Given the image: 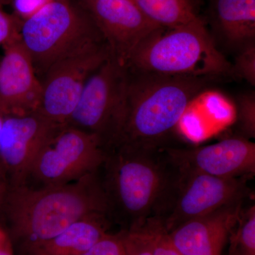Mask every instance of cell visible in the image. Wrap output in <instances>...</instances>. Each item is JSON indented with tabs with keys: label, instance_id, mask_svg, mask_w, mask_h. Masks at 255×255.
<instances>
[{
	"label": "cell",
	"instance_id": "6da1fadb",
	"mask_svg": "<svg viewBox=\"0 0 255 255\" xmlns=\"http://www.w3.org/2000/svg\"><path fill=\"white\" fill-rule=\"evenodd\" d=\"M127 69L122 120L112 147L162 151L191 102L214 78L169 76Z\"/></svg>",
	"mask_w": 255,
	"mask_h": 255
},
{
	"label": "cell",
	"instance_id": "7a4b0ae2",
	"mask_svg": "<svg viewBox=\"0 0 255 255\" xmlns=\"http://www.w3.org/2000/svg\"><path fill=\"white\" fill-rule=\"evenodd\" d=\"M1 208L9 221L11 239L19 242L27 253L79 220L109 216L98 172L63 185L9 186Z\"/></svg>",
	"mask_w": 255,
	"mask_h": 255
},
{
	"label": "cell",
	"instance_id": "3957f363",
	"mask_svg": "<svg viewBox=\"0 0 255 255\" xmlns=\"http://www.w3.org/2000/svg\"><path fill=\"white\" fill-rule=\"evenodd\" d=\"M159 152L117 147L108 149L102 167V186L113 217L127 231L155 214L167 187L169 164Z\"/></svg>",
	"mask_w": 255,
	"mask_h": 255
},
{
	"label": "cell",
	"instance_id": "277c9868",
	"mask_svg": "<svg viewBox=\"0 0 255 255\" xmlns=\"http://www.w3.org/2000/svg\"><path fill=\"white\" fill-rule=\"evenodd\" d=\"M126 67L169 76L234 75L232 64L218 50L200 16L176 27L160 28L139 46Z\"/></svg>",
	"mask_w": 255,
	"mask_h": 255
},
{
	"label": "cell",
	"instance_id": "5b68a950",
	"mask_svg": "<svg viewBox=\"0 0 255 255\" xmlns=\"http://www.w3.org/2000/svg\"><path fill=\"white\" fill-rule=\"evenodd\" d=\"M99 40L105 39L88 11L65 0H52L21 25V41L40 80L58 60Z\"/></svg>",
	"mask_w": 255,
	"mask_h": 255
},
{
	"label": "cell",
	"instance_id": "8992f818",
	"mask_svg": "<svg viewBox=\"0 0 255 255\" xmlns=\"http://www.w3.org/2000/svg\"><path fill=\"white\" fill-rule=\"evenodd\" d=\"M169 165L168 182L154 215L167 233L191 219L245 200L249 194L250 176L215 177Z\"/></svg>",
	"mask_w": 255,
	"mask_h": 255
},
{
	"label": "cell",
	"instance_id": "52a82bcc",
	"mask_svg": "<svg viewBox=\"0 0 255 255\" xmlns=\"http://www.w3.org/2000/svg\"><path fill=\"white\" fill-rule=\"evenodd\" d=\"M127 69L112 55L92 74L68 125L95 135L106 150L115 143L123 112Z\"/></svg>",
	"mask_w": 255,
	"mask_h": 255
},
{
	"label": "cell",
	"instance_id": "ba28073f",
	"mask_svg": "<svg viewBox=\"0 0 255 255\" xmlns=\"http://www.w3.org/2000/svg\"><path fill=\"white\" fill-rule=\"evenodd\" d=\"M111 56L105 40L90 42L53 64L42 79L37 112L58 127L68 125L87 80Z\"/></svg>",
	"mask_w": 255,
	"mask_h": 255
},
{
	"label": "cell",
	"instance_id": "9c48e42d",
	"mask_svg": "<svg viewBox=\"0 0 255 255\" xmlns=\"http://www.w3.org/2000/svg\"><path fill=\"white\" fill-rule=\"evenodd\" d=\"M106 152L96 135L65 126L60 128L37 154L28 179L33 178L40 187L75 182L98 172Z\"/></svg>",
	"mask_w": 255,
	"mask_h": 255
},
{
	"label": "cell",
	"instance_id": "30bf717a",
	"mask_svg": "<svg viewBox=\"0 0 255 255\" xmlns=\"http://www.w3.org/2000/svg\"><path fill=\"white\" fill-rule=\"evenodd\" d=\"M111 55L127 66L139 46L162 27L149 19L132 0H83Z\"/></svg>",
	"mask_w": 255,
	"mask_h": 255
},
{
	"label": "cell",
	"instance_id": "8fae6325",
	"mask_svg": "<svg viewBox=\"0 0 255 255\" xmlns=\"http://www.w3.org/2000/svg\"><path fill=\"white\" fill-rule=\"evenodd\" d=\"M60 128L37 112L6 116L0 132V164L10 186L27 182L37 154Z\"/></svg>",
	"mask_w": 255,
	"mask_h": 255
},
{
	"label": "cell",
	"instance_id": "7c38bea8",
	"mask_svg": "<svg viewBox=\"0 0 255 255\" xmlns=\"http://www.w3.org/2000/svg\"><path fill=\"white\" fill-rule=\"evenodd\" d=\"M169 163L183 170L223 178L254 175L255 143L242 136L228 137L195 148L167 147Z\"/></svg>",
	"mask_w": 255,
	"mask_h": 255
},
{
	"label": "cell",
	"instance_id": "4fadbf2b",
	"mask_svg": "<svg viewBox=\"0 0 255 255\" xmlns=\"http://www.w3.org/2000/svg\"><path fill=\"white\" fill-rule=\"evenodd\" d=\"M0 60V111L6 116H20L38 111L42 82L21 40L4 47Z\"/></svg>",
	"mask_w": 255,
	"mask_h": 255
},
{
	"label": "cell",
	"instance_id": "5bb4252c",
	"mask_svg": "<svg viewBox=\"0 0 255 255\" xmlns=\"http://www.w3.org/2000/svg\"><path fill=\"white\" fill-rule=\"evenodd\" d=\"M244 200L191 219L167 233L181 255H221L239 221Z\"/></svg>",
	"mask_w": 255,
	"mask_h": 255
},
{
	"label": "cell",
	"instance_id": "9a60e30c",
	"mask_svg": "<svg viewBox=\"0 0 255 255\" xmlns=\"http://www.w3.org/2000/svg\"><path fill=\"white\" fill-rule=\"evenodd\" d=\"M211 18L231 48L241 50L255 41V0H212Z\"/></svg>",
	"mask_w": 255,
	"mask_h": 255
},
{
	"label": "cell",
	"instance_id": "2e32d148",
	"mask_svg": "<svg viewBox=\"0 0 255 255\" xmlns=\"http://www.w3.org/2000/svg\"><path fill=\"white\" fill-rule=\"evenodd\" d=\"M110 218L94 216L73 223L55 237L28 252L29 255H80L108 233Z\"/></svg>",
	"mask_w": 255,
	"mask_h": 255
},
{
	"label": "cell",
	"instance_id": "e0dca14e",
	"mask_svg": "<svg viewBox=\"0 0 255 255\" xmlns=\"http://www.w3.org/2000/svg\"><path fill=\"white\" fill-rule=\"evenodd\" d=\"M152 22L164 28H173L197 18L191 0H132Z\"/></svg>",
	"mask_w": 255,
	"mask_h": 255
},
{
	"label": "cell",
	"instance_id": "ac0fdd59",
	"mask_svg": "<svg viewBox=\"0 0 255 255\" xmlns=\"http://www.w3.org/2000/svg\"><path fill=\"white\" fill-rule=\"evenodd\" d=\"M228 255H255V205L243 209L229 238Z\"/></svg>",
	"mask_w": 255,
	"mask_h": 255
},
{
	"label": "cell",
	"instance_id": "d6986e66",
	"mask_svg": "<svg viewBox=\"0 0 255 255\" xmlns=\"http://www.w3.org/2000/svg\"><path fill=\"white\" fill-rule=\"evenodd\" d=\"M159 219L150 218L142 226L124 231L125 255H153Z\"/></svg>",
	"mask_w": 255,
	"mask_h": 255
},
{
	"label": "cell",
	"instance_id": "ffe728a7",
	"mask_svg": "<svg viewBox=\"0 0 255 255\" xmlns=\"http://www.w3.org/2000/svg\"><path fill=\"white\" fill-rule=\"evenodd\" d=\"M238 124L241 136L251 140L255 137V94L247 92L238 96Z\"/></svg>",
	"mask_w": 255,
	"mask_h": 255
},
{
	"label": "cell",
	"instance_id": "44dd1931",
	"mask_svg": "<svg viewBox=\"0 0 255 255\" xmlns=\"http://www.w3.org/2000/svg\"><path fill=\"white\" fill-rule=\"evenodd\" d=\"M233 74L255 85V43H249L240 50L233 65Z\"/></svg>",
	"mask_w": 255,
	"mask_h": 255
},
{
	"label": "cell",
	"instance_id": "7402d4cb",
	"mask_svg": "<svg viewBox=\"0 0 255 255\" xmlns=\"http://www.w3.org/2000/svg\"><path fill=\"white\" fill-rule=\"evenodd\" d=\"M80 255H125L124 233H107L89 251Z\"/></svg>",
	"mask_w": 255,
	"mask_h": 255
},
{
	"label": "cell",
	"instance_id": "603a6c76",
	"mask_svg": "<svg viewBox=\"0 0 255 255\" xmlns=\"http://www.w3.org/2000/svg\"><path fill=\"white\" fill-rule=\"evenodd\" d=\"M23 21L4 12L0 7V46L4 47L21 40Z\"/></svg>",
	"mask_w": 255,
	"mask_h": 255
},
{
	"label": "cell",
	"instance_id": "cb8c5ba5",
	"mask_svg": "<svg viewBox=\"0 0 255 255\" xmlns=\"http://www.w3.org/2000/svg\"><path fill=\"white\" fill-rule=\"evenodd\" d=\"M52 0H14L16 14L22 21L28 19L48 4Z\"/></svg>",
	"mask_w": 255,
	"mask_h": 255
},
{
	"label": "cell",
	"instance_id": "d4e9b609",
	"mask_svg": "<svg viewBox=\"0 0 255 255\" xmlns=\"http://www.w3.org/2000/svg\"><path fill=\"white\" fill-rule=\"evenodd\" d=\"M153 255H181L172 245L161 221L156 235Z\"/></svg>",
	"mask_w": 255,
	"mask_h": 255
},
{
	"label": "cell",
	"instance_id": "484cf974",
	"mask_svg": "<svg viewBox=\"0 0 255 255\" xmlns=\"http://www.w3.org/2000/svg\"><path fill=\"white\" fill-rule=\"evenodd\" d=\"M0 255H14L12 239L9 233L0 225Z\"/></svg>",
	"mask_w": 255,
	"mask_h": 255
},
{
	"label": "cell",
	"instance_id": "4316f807",
	"mask_svg": "<svg viewBox=\"0 0 255 255\" xmlns=\"http://www.w3.org/2000/svg\"><path fill=\"white\" fill-rule=\"evenodd\" d=\"M9 180L4 169L0 164V209L2 207L3 204L7 195L9 189Z\"/></svg>",
	"mask_w": 255,
	"mask_h": 255
},
{
	"label": "cell",
	"instance_id": "83f0119b",
	"mask_svg": "<svg viewBox=\"0 0 255 255\" xmlns=\"http://www.w3.org/2000/svg\"><path fill=\"white\" fill-rule=\"evenodd\" d=\"M5 118H6V115H4V114L0 111V132H1V128H2Z\"/></svg>",
	"mask_w": 255,
	"mask_h": 255
},
{
	"label": "cell",
	"instance_id": "f1b7e54d",
	"mask_svg": "<svg viewBox=\"0 0 255 255\" xmlns=\"http://www.w3.org/2000/svg\"><path fill=\"white\" fill-rule=\"evenodd\" d=\"M11 0H0V7H2L4 5H7L11 3Z\"/></svg>",
	"mask_w": 255,
	"mask_h": 255
}]
</instances>
